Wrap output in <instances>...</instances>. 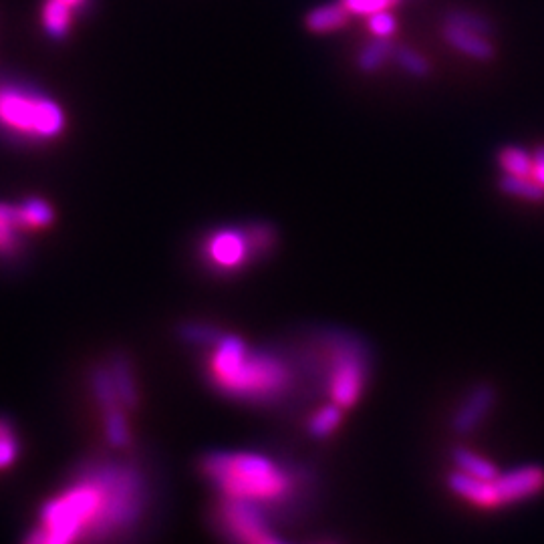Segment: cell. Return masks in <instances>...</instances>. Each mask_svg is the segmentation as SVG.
I'll return each mask as SVG.
<instances>
[{
  "label": "cell",
  "instance_id": "18",
  "mask_svg": "<svg viewBox=\"0 0 544 544\" xmlns=\"http://www.w3.org/2000/svg\"><path fill=\"white\" fill-rule=\"evenodd\" d=\"M178 335L184 343H188L192 347L208 349L224 335V331L214 325H208V323H184L178 329Z\"/></svg>",
  "mask_w": 544,
  "mask_h": 544
},
{
  "label": "cell",
  "instance_id": "23",
  "mask_svg": "<svg viewBox=\"0 0 544 544\" xmlns=\"http://www.w3.org/2000/svg\"><path fill=\"white\" fill-rule=\"evenodd\" d=\"M19 454V442L13 436L9 420L0 418V468H7Z\"/></svg>",
  "mask_w": 544,
  "mask_h": 544
},
{
  "label": "cell",
  "instance_id": "8",
  "mask_svg": "<svg viewBox=\"0 0 544 544\" xmlns=\"http://www.w3.org/2000/svg\"><path fill=\"white\" fill-rule=\"evenodd\" d=\"M444 37L454 49H458L478 61H490L494 57V47L488 41V37H484V35H478L474 31H468V29H462L456 25H446Z\"/></svg>",
  "mask_w": 544,
  "mask_h": 544
},
{
  "label": "cell",
  "instance_id": "26",
  "mask_svg": "<svg viewBox=\"0 0 544 544\" xmlns=\"http://www.w3.org/2000/svg\"><path fill=\"white\" fill-rule=\"evenodd\" d=\"M369 29L379 37V39H387L395 33V19L385 13V11H379V13H373L371 19H369Z\"/></svg>",
  "mask_w": 544,
  "mask_h": 544
},
{
  "label": "cell",
  "instance_id": "16",
  "mask_svg": "<svg viewBox=\"0 0 544 544\" xmlns=\"http://www.w3.org/2000/svg\"><path fill=\"white\" fill-rule=\"evenodd\" d=\"M500 190L508 196L522 198L528 202H542L544 200V188L536 180H528L526 176L504 174V178L500 180Z\"/></svg>",
  "mask_w": 544,
  "mask_h": 544
},
{
  "label": "cell",
  "instance_id": "25",
  "mask_svg": "<svg viewBox=\"0 0 544 544\" xmlns=\"http://www.w3.org/2000/svg\"><path fill=\"white\" fill-rule=\"evenodd\" d=\"M341 3L349 13L373 15V13L389 9L391 5L399 3V0H341Z\"/></svg>",
  "mask_w": 544,
  "mask_h": 544
},
{
  "label": "cell",
  "instance_id": "15",
  "mask_svg": "<svg viewBox=\"0 0 544 544\" xmlns=\"http://www.w3.org/2000/svg\"><path fill=\"white\" fill-rule=\"evenodd\" d=\"M73 13H75L73 9L59 3V0H47L45 9H43V25H45L47 33L53 39H63L71 29Z\"/></svg>",
  "mask_w": 544,
  "mask_h": 544
},
{
  "label": "cell",
  "instance_id": "1",
  "mask_svg": "<svg viewBox=\"0 0 544 544\" xmlns=\"http://www.w3.org/2000/svg\"><path fill=\"white\" fill-rule=\"evenodd\" d=\"M202 373L218 395L256 407L279 405L299 387V367L281 349L252 347L226 331L206 349Z\"/></svg>",
  "mask_w": 544,
  "mask_h": 544
},
{
  "label": "cell",
  "instance_id": "4",
  "mask_svg": "<svg viewBox=\"0 0 544 544\" xmlns=\"http://www.w3.org/2000/svg\"><path fill=\"white\" fill-rule=\"evenodd\" d=\"M448 490L462 502L480 510H500L526 502L544 492V468L526 464L500 472L492 480H478L458 470L450 472Z\"/></svg>",
  "mask_w": 544,
  "mask_h": 544
},
{
  "label": "cell",
  "instance_id": "12",
  "mask_svg": "<svg viewBox=\"0 0 544 544\" xmlns=\"http://www.w3.org/2000/svg\"><path fill=\"white\" fill-rule=\"evenodd\" d=\"M91 389H93V397H95V401L99 405V410L103 414H107L111 410H117V407H123L121 399L117 395L115 381H113V375H111L109 367H105V365L93 367V371H91ZM123 410H125V407H123Z\"/></svg>",
  "mask_w": 544,
  "mask_h": 544
},
{
  "label": "cell",
  "instance_id": "10",
  "mask_svg": "<svg viewBox=\"0 0 544 544\" xmlns=\"http://www.w3.org/2000/svg\"><path fill=\"white\" fill-rule=\"evenodd\" d=\"M345 410L331 401L319 405L315 412H311V416L307 418V434L313 438V440H327L331 438L337 428L343 424L345 420Z\"/></svg>",
  "mask_w": 544,
  "mask_h": 544
},
{
  "label": "cell",
  "instance_id": "6",
  "mask_svg": "<svg viewBox=\"0 0 544 544\" xmlns=\"http://www.w3.org/2000/svg\"><path fill=\"white\" fill-rule=\"evenodd\" d=\"M277 244L270 224L254 222L244 228H222L202 244V262L216 272H236L266 256Z\"/></svg>",
  "mask_w": 544,
  "mask_h": 544
},
{
  "label": "cell",
  "instance_id": "5",
  "mask_svg": "<svg viewBox=\"0 0 544 544\" xmlns=\"http://www.w3.org/2000/svg\"><path fill=\"white\" fill-rule=\"evenodd\" d=\"M0 125L33 140H53L65 127L63 109L39 91L0 87Z\"/></svg>",
  "mask_w": 544,
  "mask_h": 544
},
{
  "label": "cell",
  "instance_id": "13",
  "mask_svg": "<svg viewBox=\"0 0 544 544\" xmlns=\"http://www.w3.org/2000/svg\"><path fill=\"white\" fill-rule=\"evenodd\" d=\"M23 222L17 206L0 204V254L11 256L19 248V230H23Z\"/></svg>",
  "mask_w": 544,
  "mask_h": 544
},
{
  "label": "cell",
  "instance_id": "11",
  "mask_svg": "<svg viewBox=\"0 0 544 544\" xmlns=\"http://www.w3.org/2000/svg\"><path fill=\"white\" fill-rule=\"evenodd\" d=\"M452 462L458 472L468 474L478 480H492L500 474V470L494 466V462H490L488 458H484L464 446H458L452 450Z\"/></svg>",
  "mask_w": 544,
  "mask_h": 544
},
{
  "label": "cell",
  "instance_id": "14",
  "mask_svg": "<svg viewBox=\"0 0 544 544\" xmlns=\"http://www.w3.org/2000/svg\"><path fill=\"white\" fill-rule=\"evenodd\" d=\"M349 23V11L343 7V3L337 5H329V7H321L317 11H313L307 17V27L313 33H329V31H337L341 27H345Z\"/></svg>",
  "mask_w": 544,
  "mask_h": 544
},
{
  "label": "cell",
  "instance_id": "22",
  "mask_svg": "<svg viewBox=\"0 0 544 544\" xmlns=\"http://www.w3.org/2000/svg\"><path fill=\"white\" fill-rule=\"evenodd\" d=\"M446 25H456V27H462V29H468V31H474L478 35H484V37H490L492 35V27L486 19L474 15V13H466V11H454L446 17Z\"/></svg>",
  "mask_w": 544,
  "mask_h": 544
},
{
  "label": "cell",
  "instance_id": "19",
  "mask_svg": "<svg viewBox=\"0 0 544 544\" xmlns=\"http://www.w3.org/2000/svg\"><path fill=\"white\" fill-rule=\"evenodd\" d=\"M498 164L500 168L504 170V174H510V176H532V156L522 150V148H516V146H508V148H502L500 154H498Z\"/></svg>",
  "mask_w": 544,
  "mask_h": 544
},
{
  "label": "cell",
  "instance_id": "3",
  "mask_svg": "<svg viewBox=\"0 0 544 544\" xmlns=\"http://www.w3.org/2000/svg\"><path fill=\"white\" fill-rule=\"evenodd\" d=\"M317 363L323 379L325 397L343 407L353 410L365 393L369 381L371 359L363 345V339L347 331H321L315 337Z\"/></svg>",
  "mask_w": 544,
  "mask_h": 544
},
{
  "label": "cell",
  "instance_id": "9",
  "mask_svg": "<svg viewBox=\"0 0 544 544\" xmlns=\"http://www.w3.org/2000/svg\"><path fill=\"white\" fill-rule=\"evenodd\" d=\"M113 381H115V389L117 395L121 399V405L125 407L127 412H133L135 407L140 403V395H138V383H135V373L131 367V361L125 355H115L109 363Z\"/></svg>",
  "mask_w": 544,
  "mask_h": 544
},
{
  "label": "cell",
  "instance_id": "2",
  "mask_svg": "<svg viewBox=\"0 0 544 544\" xmlns=\"http://www.w3.org/2000/svg\"><path fill=\"white\" fill-rule=\"evenodd\" d=\"M200 474L220 496L250 502L264 512L291 506L303 490L297 468L258 452H208L200 460Z\"/></svg>",
  "mask_w": 544,
  "mask_h": 544
},
{
  "label": "cell",
  "instance_id": "24",
  "mask_svg": "<svg viewBox=\"0 0 544 544\" xmlns=\"http://www.w3.org/2000/svg\"><path fill=\"white\" fill-rule=\"evenodd\" d=\"M393 57L399 61V65L405 69V71H410L418 77H426L430 73V65L424 57H420L418 53L410 51V49H395L393 51Z\"/></svg>",
  "mask_w": 544,
  "mask_h": 544
},
{
  "label": "cell",
  "instance_id": "27",
  "mask_svg": "<svg viewBox=\"0 0 544 544\" xmlns=\"http://www.w3.org/2000/svg\"><path fill=\"white\" fill-rule=\"evenodd\" d=\"M534 164H532V178L544 188V146H540L536 150V154L532 156Z\"/></svg>",
  "mask_w": 544,
  "mask_h": 544
},
{
  "label": "cell",
  "instance_id": "7",
  "mask_svg": "<svg viewBox=\"0 0 544 544\" xmlns=\"http://www.w3.org/2000/svg\"><path fill=\"white\" fill-rule=\"evenodd\" d=\"M494 401H496V391L492 385L488 383L476 385L468 393V397L464 399L460 410L454 416V422H452L454 430L458 434H470L472 430H476L482 424V420L492 412Z\"/></svg>",
  "mask_w": 544,
  "mask_h": 544
},
{
  "label": "cell",
  "instance_id": "17",
  "mask_svg": "<svg viewBox=\"0 0 544 544\" xmlns=\"http://www.w3.org/2000/svg\"><path fill=\"white\" fill-rule=\"evenodd\" d=\"M19 208V216H21V222L25 228L29 230H37V228H45L53 222L55 214H53V208L45 202V200H39V198H31V200H25Z\"/></svg>",
  "mask_w": 544,
  "mask_h": 544
},
{
  "label": "cell",
  "instance_id": "21",
  "mask_svg": "<svg viewBox=\"0 0 544 544\" xmlns=\"http://www.w3.org/2000/svg\"><path fill=\"white\" fill-rule=\"evenodd\" d=\"M393 51H395V49H393L391 41L379 39V37H377V41H373L371 45H367V47L363 49V53L359 55V67H361L363 71L371 73V71L379 69V67L385 63V59H387Z\"/></svg>",
  "mask_w": 544,
  "mask_h": 544
},
{
  "label": "cell",
  "instance_id": "28",
  "mask_svg": "<svg viewBox=\"0 0 544 544\" xmlns=\"http://www.w3.org/2000/svg\"><path fill=\"white\" fill-rule=\"evenodd\" d=\"M59 3H63V5H67L69 9L77 11V9H81V7L87 5V0H59Z\"/></svg>",
  "mask_w": 544,
  "mask_h": 544
},
{
  "label": "cell",
  "instance_id": "20",
  "mask_svg": "<svg viewBox=\"0 0 544 544\" xmlns=\"http://www.w3.org/2000/svg\"><path fill=\"white\" fill-rule=\"evenodd\" d=\"M125 412L127 410H123V407H117V410L103 414L105 416V436L113 448H125L131 442V432L127 426Z\"/></svg>",
  "mask_w": 544,
  "mask_h": 544
}]
</instances>
